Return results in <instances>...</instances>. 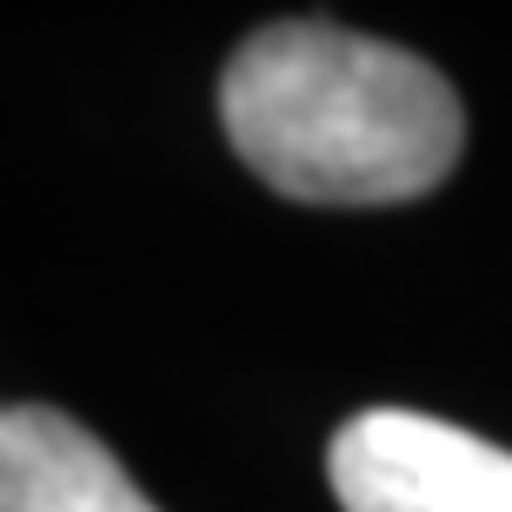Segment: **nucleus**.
<instances>
[{
    "instance_id": "obj_3",
    "label": "nucleus",
    "mask_w": 512,
    "mask_h": 512,
    "mask_svg": "<svg viewBox=\"0 0 512 512\" xmlns=\"http://www.w3.org/2000/svg\"><path fill=\"white\" fill-rule=\"evenodd\" d=\"M0 512H160L80 419L0 406Z\"/></svg>"
},
{
    "instance_id": "obj_1",
    "label": "nucleus",
    "mask_w": 512,
    "mask_h": 512,
    "mask_svg": "<svg viewBox=\"0 0 512 512\" xmlns=\"http://www.w3.org/2000/svg\"><path fill=\"white\" fill-rule=\"evenodd\" d=\"M233 153L306 207H393L453 173L466 114L439 67L333 20H273L220 74Z\"/></svg>"
},
{
    "instance_id": "obj_2",
    "label": "nucleus",
    "mask_w": 512,
    "mask_h": 512,
    "mask_svg": "<svg viewBox=\"0 0 512 512\" xmlns=\"http://www.w3.org/2000/svg\"><path fill=\"white\" fill-rule=\"evenodd\" d=\"M346 512H512V453L453 419L373 406L326 446Z\"/></svg>"
}]
</instances>
